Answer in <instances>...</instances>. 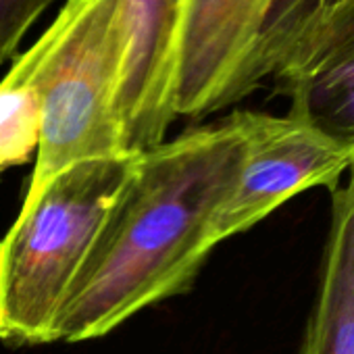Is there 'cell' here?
<instances>
[{
  "mask_svg": "<svg viewBox=\"0 0 354 354\" xmlns=\"http://www.w3.org/2000/svg\"><path fill=\"white\" fill-rule=\"evenodd\" d=\"M246 154L236 111L140 152L55 317L50 342L111 333L188 292L215 248L213 225Z\"/></svg>",
  "mask_w": 354,
  "mask_h": 354,
  "instance_id": "6da1fadb",
  "label": "cell"
},
{
  "mask_svg": "<svg viewBox=\"0 0 354 354\" xmlns=\"http://www.w3.org/2000/svg\"><path fill=\"white\" fill-rule=\"evenodd\" d=\"M138 154L80 160L59 171L0 240V342H50L55 317Z\"/></svg>",
  "mask_w": 354,
  "mask_h": 354,
  "instance_id": "7a4b0ae2",
  "label": "cell"
},
{
  "mask_svg": "<svg viewBox=\"0 0 354 354\" xmlns=\"http://www.w3.org/2000/svg\"><path fill=\"white\" fill-rule=\"evenodd\" d=\"M42 77V125L26 201L69 165L127 154L115 111L123 36L121 0H67Z\"/></svg>",
  "mask_w": 354,
  "mask_h": 354,
  "instance_id": "3957f363",
  "label": "cell"
},
{
  "mask_svg": "<svg viewBox=\"0 0 354 354\" xmlns=\"http://www.w3.org/2000/svg\"><path fill=\"white\" fill-rule=\"evenodd\" d=\"M267 80L354 160V0H277L252 65L254 88Z\"/></svg>",
  "mask_w": 354,
  "mask_h": 354,
  "instance_id": "277c9868",
  "label": "cell"
},
{
  "mask_svg": "<svg viewBox=\"0 0 354 354\" xmlns=\"http://www.w3.org/2000/svg\"><path fill=\"white\" fill-rule=\"evenodd\" d=\"M277 0H182L173 44V115L203 119L257 88L254 57Z\"/></svg>",
  "mask_w": 354,
  "mask_h": 354,
  "instance_id": "5b68a950",
  "label": "cell"
},
{
  "mask_svg": "<svg viewBox=\"0 0 354 354\" xmlns=\"http://www.w3.org/2000/svg\"><path fill=\"white\" fill-rule=\"evenodd\" d=\"M246 154L234 194L213 225L215 246L267 219L296 194L325 186L331 192L352 158L298 119L236 111Z\"/></svg>",
  "mask_w": 354,
  "mask_h": 354,
  "instance_id": "8992f818",
  "label": "cell"
},
{
  "mask_svg": "<svg viewBox=\"0 0 354 354\" xmlns=\"http://www.w3.org/2000/svg\"><path fill=\"white\" fill-rule=\"evenodd\" d=\"M175 0H121L123 61L115 111L127 154L167 138L173 115Z\"/></svg>",
  "mask_w": 354,
  "mask_h": 354,
  "instance_id": "52a82bcc",
  "label": "cell"
},
{
  "mask_svg": "<svg viewBox=\"0 0 354 354\" xmlns=\"http://www.w3.org/2000/svg\"><path fill=\"white\" fill-rule=\"evenodd\" d=\"M300 354H354V160L331 192V221Z\"/></svg>",
  "mask_w": 354,
  "mask_h": 354,
  "instance_id": "ba28073f",
  "label": "cell"
},
{
  "mask_svg": "<svg viewBox=\"0 0 354 354\" xmlns=\"http://www.w3.org/2000/svg\"><path fill=\"white\" fill-rule=\"evenodd\" d=\"M61 32V21L21 53L0 82V180L13 169L36 158L42 125V77Z\"/></svg>",
  "mask_w": 354,
  "mask_h": 354,
  "instance_id": "9c48e42d",
  "label": "cell"
},
{
  "mask_svg": "<svg viewBox=\"0 0 354 354\" xmlns=\"http://www.w3.org/2000/svg\"><path fill=\"white\" fill-rule=\"evenodd\" d=\"M55 0H0V65L9 61Z\"/></svg>",
  "mask_w": 354,
  "mask_h": 354,
  "instance_id": "30bf717a",
  "label": "cell"
},
{
  "mask_svg": "<svg viewBox=\"0 0 354 354\" xmlns=\"http://www.w3.org/2000/svg\"><path fill=\"white\" fill-rule=\"evenodd\" d=\"M175 5H177V13H180V7H182V0H175Z\"/></svg>",
  "mask_w": 354,
  "mask_h": 354,
  "instance_id": "8fae6325",
  "label": "cell"
}]
</instances>
